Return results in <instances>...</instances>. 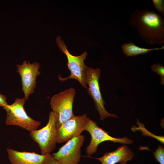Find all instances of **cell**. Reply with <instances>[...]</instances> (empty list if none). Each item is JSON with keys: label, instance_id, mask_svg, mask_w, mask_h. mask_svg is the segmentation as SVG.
Here are the masks:
<instances>
[{"label": "cell", "instance_id": "1", "mask_svg": "<svg viewBox=\"0 0 164 164\" xmlns=\"http://www.w3.org/2000/svg\"><path fill=\"white\" fill-rule=\"evenodd\" d=\"M128 21L146 43L162 45L164 43V19L154 11L137 9L131 15Z\"/></svg>", "mask_w": 164, "mask_h": 164}, {"label": "cell", "instance_id": "2", "mask_svg": "<svg viewBox=\"0 0 164 164\" xmlns=\"http://www.w3.org/2000/svg\"><path fill=\"white\" fill-rule=\"evenodd\" d=\"M24 97L16 98L12 104L2 107L6 112L5 123L16 125L30 132L37 130L41 122L30 117L24 108Z\"/></svg>", "mask_w": 164, "mask_h": 164}, {"label": "cell", "instance_id": "3", "mask_svg": "<svg viewBox=\"0 0 164 164\" xmlns=\"http://www.w3.org/2000/svg\"><path fill=\"white\" fill-rule=\"evenodd\" d=\"M75 94V89L71 87L51 98L50 105L55 116L57 129L65 122L75 116L73 107Z\"/></svg>", "mask_w": 164, "mask_h": 164}, {"label": "cell", "instance_id": "4", "mask_svg": "<svg viewBox=\"0 0 164 164\" xmlns=\"http://www.w3.org/2000/svg\"><path fill=\"white\" fill-rule=\"evenodd\" d=\"M56 41L59 48L66 56L67 66L71 72L70 76L66 78H63L60 75L59 77V80L63 82L69 79H75L82 87L87 89L85 79L87 66L84 62L87 56V52L85 51L79 56H73L69 52L67 47L60 36L56 38Z\"/></svg>", "mask_w": 164, "mask_h": 164}, {"label": "cell", "instance_id": "5", "mask_svg": "<svg viewBox=\"0 0 164 164\" xmlns=\"http://www.w3.org/2000/svg\"><path fill=\"white\" fill-rule=\"evenodd\" d=\"M57 133L55 117L52 111L50 113L46 125L40 129L30 132V136L38 144L41 154L44 155L50 153L56 148Z\"/></svg>", "mask_w": 164, "mask_h": 164}, {"label": "cell", "instance_id": "6", "mask_svg": "<svg viewBox=\"0 0 164 164\" xmlns=\"http://www.w3.org/2000/svg\"><path fill=\"white\" fill-rule=\"evenodd\" d=\"M101 74L99 68L93 69L87 66L85 79L86 83L88 86L87 92L95 104L101 120H103L109 117L118 118L114 114L108 113L104 107L105 102L101 92L99 83Z\"/></svg>", "mask_w": 164, "mask_h": 164}, {"label": "cell", "instance_id": "7", "mask_svg": "<svg viewBox=\"0 0 164 164\" xmlns=\"http://www.w3.org/2000/svg\"><path fill=\"white\" fill-rule=\"evenodd\" d=\"M84 130L88 131L91 136V142L87 147L86 151V153L89 156L95 153L98 145L104 142L110 141L124 144H131L133 142V140L126 137L116 138L111 136L107 132L98 127L95 122L88 117L87 118Z\"/></svg>", "mask_w": 164, "mask_h": 164}, {"label": "cell", "instance_id": "8", "mask_svg": "<svg viewBox=\"0 0 164 164\" xmlns=\"http://www.w3.org/2000/svg\"><path fill=\"white\" fill-rule=\"evenodd\" d=\"M84 140L83 135L74 137L52 155L62 164H79L80 160L81 148Z\"/></svg>", "mask_w": 164, "mask_h": 164}, {"label": "cell", "instance_id": "9", "mask_svg": "<svg viewBox=\"0 0 164 164\" xmlns=\"http://www.w3.org/2000/svg\"><path fill=\"white\" fill-rule=\"evenodd\" d=\"M40 66L38 62L31 63L24 60L22 64L16 65L17 72L20 76L22 90L24 94L25 100H27L30 95L34 92L36 87V77L40 74L39 69Z\"/></svg>", "mask_w": 164, "mask_h": 164}, {"label": "cell", "instance_id": "10", "mask_svg": "<svg viewBox=\"0 0 164 164\" xmlns=\"http://www.w3.org/2000/svg\"><path fill=\"white\" fill-rule=\"evenodd\" d=\"M86 113L75 116L63 123L57 129V143H62L80 135L84 130L87 118Z\"/></svg>", "mask_w": 164, "mask_h": 164}, {"label": "cell", "instance_id": "11", "mask_svg": "<svg viewBox=\"0 0 164 164\" xmlns=\"http://www.w3.org/2000/svg\"><path fill=\"white\" fill-rule=\"evenodd\" d=\"M135 154L127 145H123L117 149L105 153L101 157L94 158L100 161L101 164H126L131 161Z\"/></svg>", "mask_w": 164, "mask_h": 164}, {"label": "cell", "instance_id": "12", "mask_svg": "<svg viewBox=\"0 0 164 164\" xmlns=\"http://www.w3.org/2000/svg\"><path fill=\"white\" fill-rule=\"evenodd\" d=\"M9 159L12 164H41L44 155L35 152H19L7 148Z\"/></svg>", "mask_w": 164, "mask_h": 164}, {"label": "cell", "instance_id": "13", "mask_svg": "<svg viewBox=\"0 0 164 164\" xmlns=\"http://www.w3.org/2000/svg\"><path fill=\"white\" fill-rule=\"evenodd\" d=\"M122 53L128 57L134 56L142 54L148 53L153 50H159L164 49L163 46L159 48H146L138 47L132 42L128 43H125L121 46Z\"/></svg>", "mask_w": 164, "mask_h": 164}, {"label": "cell", "instance_id": "14", "mask_svg": "<svg viewBox=\"0 0 164 164\" xmlns=\"http://www.w3.org/2000/svg\"><path fill=\"white\" fill-rule=\"evenodd\" d=\"M152 70L160 77V83L164 85V67L159 63L154 64L150 66Z\"/></svg>", "mask_w": 164, "mask_h": 164}, {"label": "cell", "instance_id": "15", "mask_svg": "<svg viewBox=\"0 0 164 164\" xmlns=\"http://www.w3.org/2000/svg\"><path fill=\"white\" fill-rule=\"evenodd\" d=\"M153 152L156 160L160 164H164V148L163 146L159 145L158 149Z\"/></svg>", "mask_w": 164, "mask_h": 164}, {"label": "cell", "instance_id": "16", "mask_svg": "<svg viewBox=\"0 0 164 164\" xmlns=\"http://www.w3.org/2000/svg\"><path fill=\"white\" fill-rule=\"evenodd\" d=\"M41 164H62L55 159L50 153L44 155V159Z\"/></svg>", "mask_w": 164, "mask_h": 164}, {"label": "cell", "instance_id": "17", "mask_svg": "<svg viewBox=\"0 0 164 164\" xmlns=\"http://www.w3.org/2000/svg\"><path fill=\"white\" fill-rule=\"evenodd\" d=\"M153 5L156 9L164 16V0H153Z\"/></svg>", "mask_w": 164, "mask_h": 164}, {"label": "cell", "instance_id": "18", "mask_svg": "<svg viewBox=\"0 0 164 164\" xmlns=\"http://www.w3.org/2000/svg\"><path fill=\"white\" fill-rule=\"evenodd\" d=\"M7 97L5 96L0 93V107H4L8 105Z\"/></svg>", "mask_w": 164, "mask_h": 164}]
</instances>
